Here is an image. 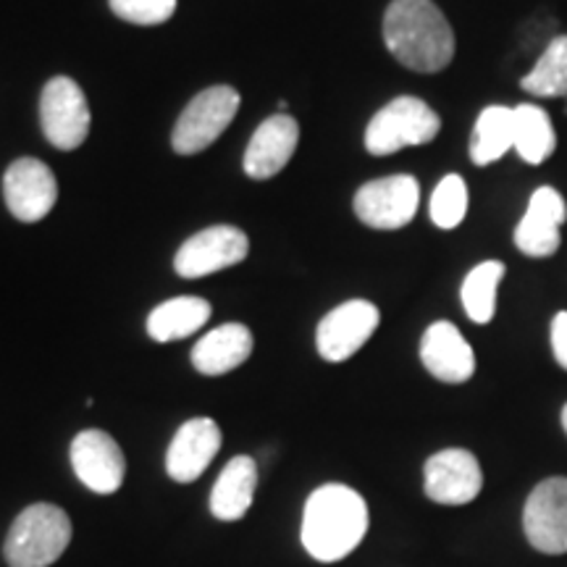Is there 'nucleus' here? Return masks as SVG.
Instances as JSON below:
<instances>
[{
    "label": "nucleus",
    "mask_w": 567,
    "mask_h": 567,
    "mask_svg": "<svg viewBox=\"0 0 567 567\" xmlns=\"http://www.w3.org/2000/svg\"><path fill=\"white\" fill-rule=\"evenodd\" d=\"M386 51L417 74H436L455 59V32L434 0H392L384 13Z\"/></svg>",
    "instance_id": "nucleus-1"
},
{
    "label": "nucleus",
    "mask_w": 567,
    "mask_h": 567,
    "mask_svg": "<svg viewBox=\"0 0 567 567\" xmlns=\"http://www.w3.org/2000/svg\"><path fill=\"white\" fill-rule=\"evenodd\" d=\"M368 534V505L354 488L326 484L305 502L302 544L318 563H339Z\"/></svg>",
    "instance_id": "nucleus-2"
},
{
    "label": "nucleus",
    "mask_w": 567,
    "mask_h": 567,
    "mask_svg": "<svg viewBox=\"0 0 567 567\" xmlns=\"http://www.w3.org/2000/svg\"><path fill=\"white\" fill-rule=\"evenodd\" d=\"M71 520L61 507L38 502L21 509L6 536V563L11 567H48L71 544Z\"/></svg>",
    "instance_id": "nucleus-3"
},
{
    "label": "nucleus",
    "mask_w": 567,
    "mask_h": 567,
    "mask_svg": "<svg viewBox=\"0 0 567 567\" xmlns=\"http://www.w3.org/2000/svg\"><path fill=\"white\" fill-rule=\"evenodd\" d=\"M442 130V118L421 97L402 95L386 103L368 122L365 151L371 155H392L402 147L429 145Z\"/></svg>",
    "instance_id": "nucleus-4"
},
{
    "label": "nucleus",
    "mask_w": 567,
    "mask_h": 567,
    "mask_svg": "<svg viewBox=\"0 0 567 567\" xmlns=\"http://www.w3.org/2000/svg\"><path fill=\"white\" fill-rule=\"evenodd\" d=\"M239 111V92L226 84L203 90L193 97V103L182 111L179 122L174 126L172 145L179 155H195L210 147L221 137L226 126Z\"/></svg>",
    "instance_id": "nucleus-5"
},
{
    "label": "nucleus",
    "mask_w": 567,
    "mask_h": 567,
    "mask_svg": "<svg viewBox=\"0 0 567 567\" xmlns=\"http://www.w3.org/2000/svg\"><path fill=\"white\" fill-rule=\"evenodd\" d=\"M90 105L80 84L69 76H53L40 95V126L59 151H76L90 134Z\"/></svg>",
    "instance_id": "nucleus-6"
},
{
    "label": "nucleus",
    "mask_w": 567,
    "mask_h": 567,
    "mask_svg": "<svg viewBox=\"0 0 567 567\" xmlns=\"http://www.w3.org/2000/svg\"><path fill=\"white\" fill-rule=\"evenodd\" d=\"M421 203V187L410 174H394L384 179L365 182L354 193V216L371 229H402L415 218Z\"/></svg>",
    "instance_id": "nucleus-7"
},
{
    "label": "nucleus",
    "mask_w": 567,
    "mask_h": 567,
    "mask_svg": "<svg viewBox=\"0 0 567 567\" xmlns=\"http://www.w3.org/2000/svg\"><path fill=\"white\" fill-rule=\"evenodd\" d=\"M247 252H250L247 234L237 226L218 224L189 237L176 252L174 268L184 279H200V276H210L243 264Z\"/></svg>",
    "instance_id": "nucleus-8"
},
{
    "label": "nucleus",
    "mask_w": 567,
    "mask_h": 567,
    "mask_svg": "<svg viewBox=\"0 0 567 567\" xmlns=\"http://www.w3.org/2000/svg\"><path fill=\"white\" fill-rule=\"evenodd\" d=\"M523 530L530 547L544 555L567 551V478L555 476L542 481L530 492L523 509Z\"/></svg>",
    "instance_id": "nucleus-9"
},
{
    "label": "nucleus",
    "mask_w": 567,
    "mask_h": 567,
    "mask_svg": "<svg viewBox=\"0 0 567 567\" xmlns=\"http://www.w3.org/2000/svg\"><path fill=\"white\" fill-rule=\"evenodd\" d=\"M3 197L13 218L21 224H38L59 200V182L42 161L19 158L6 168Z\"/></svg>",
    "instance_id": "nucleus-10"
},
{
    "label": "nucleus",
    "mask_w": 567,
    "mask_h": 567,
    "mask_svg": "<svg viewBox=\"0 0 567 567\" xmlns=\"http://www.w3.org/2000/svg\"><path fill=\"white\" fill-rule=\"evenodd\" d=\"M423 488L436 505H467L484 488V473L473 452L442 450L425 460Z\"/></svg>",
    "instance_id": "nucleus-11"
},
{
    "label": "nucleus",
    "mask_w": 567,
    "mask_h": 567,
    "mask_svg": "<svg viewBox=\"0 0 567 567\" xmlns=\"http://www.w3.org/2000/svg\"><path fill=\"white\" fill-rule=\"evenodd\" d=\"M381 313L373 302L368 300H350L323 316L316 331L318 354L329 363H342L350 360L354 352L363 347L373 331L379 329Z\"/></svg>",
    "instance_id": "nucleus-12"
},
{
    "label": "nucleus",
    "mask_w": 567,
    "mask_h": 567,
    "mask_svg": "<svg viewBox=\"0 0 567 567\" xmlns=\"http://www.w3.org/2000/svg\"><path fill=\"white\" fill-rule=\"evenodd\" d=\"M71 467L90 492L113 494L124 484L126 460L116 439L101 429H87L71 442Z\"/></svg>",
    "instance_id": "nucleus-13"
},
{
    "label": "nucleus",
    "mask_w": 567,
    "mask_h": 567,
    "mask_svg": "<svg viewBox=\"0 0 567 567\" xmlns=\"http://www.w3.org/2000/svg\"><path fill=\"white\" fill-rule=\"evenodd\" d=\"M221 429L210 417H193L176 431L166 452V473L176 484H193L221 450Z\"/></svg>",
    "instance_id": "nucleus-14"
},
{
    "label": "nucleus",
    "mask_w": 567,
    "mask_h": 567,
    "mask_svg": "<svg viewBox=\"0 0 567 567\" xmlns=\"http://www.w3.org/2000/svg\"><path fill=\"white\" fill-rule=\"evenodd\" d=\"M567 218L565 197L555 187H538L526 216L515 226V247L528 258H549L559 250V229Z\"/></svg>",
    "instance_id": "nucleus-15"
},
{
    "label": "nucleus",
    "mask_w": 567,
    "mask_h": 567,
    "mask_svg": "<svg viewBox=\"0 0 567 567\" xmlns=\"http://www.w3.org/2000/svg\"><path fill=\"white\" fill-rule=\"evenodd\" d=\"M421 360L434 379L444 384H465L476 373V354L460 329L450 321H436L421 339Z\"/></svg>",
    "instance_id": "nucleus-16"
},
{
    "label": "nucleus",
    "mask_w": 567,
    "mask_h": 567,
    "mask_svg": "<svg viewBox=\"0 0 567 567\" xmlns=\"http://www.w3.org/2000/svg\"><path fill=\"white\" fill-rule=\"evenodd\" d=\"M297 142H300V126L289 113H276V116L266 118L247 145L245 174L258 182L271 179L292 161Z\"/></svg>",
    "instance_id": "nucleus-17"
},
{
    "label": "nucleus",
    "mask_w": 567,
    "mask_h": 567,
    "mask_svg": "<svg viewBox=\"0 0 567 567\" xmlns=\"http://www.w3.org/2000/svg\"><path fill=\"white\" fill-rule=\"evenodd\" d=\"M252 354V334L243 323H224L205 334L193 350V365L203 375H224Z\"/></svg>",
    "instance_id": "nucleus-18"
},
{
    "label": "nucleus",
    "mask_w": 567,
    "mask_h": 567,
    "mask_svg": "<svg viewBox=\"0 0 567 567\" xmlns=\"http://www.w3.org/2000/svg\"><path fill=\"white\" fill-rule=\"evenodd\" d=\"M255 488H258V465L252 457H231L218 476L210 492V513L216 520L234 523L247 515L252 507Z\"/></svg>",
    "instance_id": "nucleus-19"
},
{
    "label": "nucleus",
    "mask_w": 567,
    "mask_h": 567,
    "mask_svg": "<svg viewBox=\"0 0 567 567\" xmlns=\"http://www.w3.org/2000/svg\"><path fill=\"white\" fill-rule=\"evenodd\" d=\"M210 318V302L203 297H174L161 302L147 316V334L155 342H176V339L193 337Z\"/></svg>",
    "instance_id": "nucleus-20"
},
{
    "label": "nucleus",
    "mask_w": 567,
    "mask_h": 567,
    "mask_svg": "<svg viewBox=\"0 0 567 567\" xmlns=\"http://www.w3.org/2000/svg\"><path fill=\"white\" fill-rule=\"evenodd\" d=\"M515 118V145L523 161L530 166H542L544 161L551 158V153L557 151V132L551 124L549 113L536 103H523L513 109Z\"/></svg>",
    "instance_id": "nucleus-21"
},
{
    "label": "nucleus",
    "mask_w": 567,
    "mask_h": 567,
    "mask_svg": "<svg viewBox=\"0 0 567 567\" xmlns=\"http://www.w3.org/2000/svg\"><path fill=\"white\" fill-rule=\"evenodd\" d=\"M515 145V118L507 105H488L478 113L471 134V161L476 166H488L499 161Z\"/></svg>",
    "instance_id": "nucleus-22"
},
{
    "label": "nucleus",
    "mask_w": 567,
    "mask_h": 567,
    "mask_svg": "<svg viewBox=\"0 0 567 567\" xmlns=\"http://www.w3.org/2000/svg\"><path fill=\"white\" fill-rule=\"evenodd\" d=\"M520 87L534 97H567V34H557L544 48L536 66L520 80Z\"/></svg>",
    "instance_id": "nucleus-23"
},
{
    "label": "nucleus",
    "mask_w": 567,
    "mask_h": 567,
    "mask_svg": "<svg viewBox=\"0 0 567 567\" xmlns=\"http://www.w3.org/2000/svg\"><path fill=\"white\" fill-rule=\"evenodd\" d=\"M502 279H505V264L499 260H486L465 276L460 297H463V308L473 323H488L494 318L496 289Z\"/></svg>",
    "instance_id": "nucleus-24"
},
{
    "label": "nucleus",
    "mask_w": 567,
    "mask_h": 567,
    "mask_svg": "<svg viewBox=\"0 0 567 567\" xmlns=\"http://www.w3.org/2000/svg\"><path fill=\"white\" fill-rule=\"evenodd\" d=\"M431 221H434L439 229H457L460 224L465 221L467 213V187L463 176L450 174L439 182V187L431 195Z\"/></svg>",
    "instance_id": "nucleus-25"
},
{
    "label": "nucleus",
    "mask_w": 567,
    "mask_h": 567,
    "mask_svg": "<svg viewBox=\"0 0 567 567\" xmlns=\"http://www.w3.org/2000/svg\"><path fill=\"white\" fill-rule=\"evenodd\" d=\"M109 3L118 19L140 27L163 24L176 11V0H109Z\"/></svg>",
    "instance_id": "nucleus-26"
},
{
    "label": "nucleus",
    "mask_w": 567,
    "mask_h": 567,
    "mask_svg": "<svg viewBox=\"0 0 567 567\" xmlns=\"http://www.w3.org/2000/svg\"><path fill=\"white\" fill-rule=\"evenodd\" d=\"M551 352H555V360L567 371V310H559V313L551 318Z\"/></svg>",
    "instance_id": "nucleus-27"
},
{
    "label": "nucleus",
    "mask_w": 567,
    "mask_h": 567,
    "mask_svg": "<svg viewBox=\"0 0 567 567\" xmlns=\"http://www.w3.org/2000/svg\"><path fill=\"white\" fill-rule=\"evenodd\" d=\"M563 429H565V434H567V405L563 408Z\"/></svg>",
    "instance_id": "nucleus-28"
},
{
    "label": "nucleus",
    "mask_w": 567,
    "mask_h": 567,
    "mask_svg": "<svg viewBox=\"0 0 567 567\" xmlns=\"http://www.w3.org/2000/svg\"><path fill=\"white\" fill-rule=\"evenodd\" d=\"M565 103H567V97H565Z\"/></svg>",
    "instance_id": "nucleus-29"
}]
</instances>
